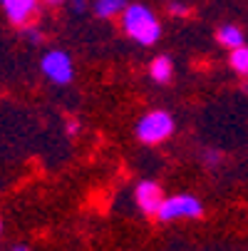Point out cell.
I'll use <instances>...</instances> for the list:
<instances>
[{"instance_id":"8fae6325","label":"cell","mask_w":248,"mask_h":251,"mask_svg":"<svg viewBox=\"0 0 248 251\" xmlns=\"http://www.w3.org/2000/svg\"><path fill=\"white\" fill-rule=\"evenodd\" d=\"M23 35H25V40L32 43V45H40V43H43V35L35 30V27H27V25H25V27H23Z\"/></svg>"},{"instance_id":"6da1fadb","label":"cell","mask_w":248,"mask_h":251,"mask_svg":"<svg viewBox=\"0 0 248 251\" xmlns=\"http://www.w3.org/2000/svg\"><path fill=\"white\" fill-rule=\"evenodd\" d=\"M122 27L129 38L139 45H154L161 38V25L154 15V10L149 5H141V3H129L122 13Z\"/></svg>"},{"instance_id":"7a4b0ae2","label":"cell","mask_w":248,"mask_h":251,"mask_svg":"<svg viewBox=\"0 0 248 251\" xmlns=\"http://www.w3.org/2000/svg\"><path fill=\"white\" fill-rule=\"evenodd\" d=\"M171 132H174V120L164 110H154L136 122V137L144 145H159V142L171 137Z\"/></svg>"},{"instance_id":"8992f818","label":"cell","mask_w":248,"mask_h":251,"mask_svg":"<svg viewBox=\"0 0 248 251\" xmlns=\"http://www.w3.org/2000/svg\"><path fill=\"white\" fill-rule=\"evenodd\" d=\"M134 197H136V204H139V209L144 211V214H157L159 206H161V201H164L161 187L157 182H139Z\"/></svg>"},{"instance_id":"ba28073f","label":"cell","mask_w":248,"mask_h":251,"mask_svg":"<svg viewBox=\"0 0 248 251\" xmlns=\"http://www.w3.org/2000/svg\"><path fill=\"white\" fill-rule=\"evenodd\" d=\"M216 40H219L224 48H228V50H236V48L246 45V40H243V30L236 27V25H224V27H219Z\"/></svg>"},{"instance_id":"30bf717a","label":"cell","mask_w":248,"mask_h":251,"mask_svg":"<svg viewBox=\"0 0 248 251\" xmlns=\"http://www.w3.org/2000/svg\"><path fill=\"white\" fill-rule=\"evenodd\" d=\"M231 67L238 75H248V45H241L231 52Z\"/></svg>"},{"instance_id":"3957f363","label":"cell","mask_w":248,"mask_h":251,"mask_svg":"<svg viewBox=\"0 0 248 251\" xmlns=\"http://www.w3.org/2000/svg\"><path fill=\"white\" fill-rule=\"evenodd\" d=\"M203 214V206L196 197L191 194H179V197H169L161 201L157 217L159 222H174V219H196Z\"/></svg>"},{"instance_id":"5bb4252c","label":"cell","mask_w":248,"mask_h":251,"mask_svg":"<svg viewBox=\"0 0 248 251\" xmlns=\"http://www.w3.org/2000/svg\"><path fill=\"white\" fill-rule=\"evenodd\" d=\"M47 5H62V3H67V0H45Z\"/></svg>"},{"instance_id":"9a60e30c","label":"cell","mask_w":248,"mask_h":251,"mask_svg":"<svg viewBox=\"0 0 248 251\" xmlns=\"http://www.w3.org/2000/svg\"><path fill=\"white\" fill-rule=\"evenodd\" d=\"M13 251H30V249H27V246H20V244H18V246H13Z\"/></svg>"},{"instance_id":"52a82bcc","label":"cell","mask_w":248,"mask_h":251,"mask_svg":"<svg viewBox=\"0 0 248 251\" xmlns=\"http://www.w3.org/2000/svg\"><path fill=\"white\" fill-rule=\"evenodd\" d=\"M149 75L154 77V82L166 85V82L171 80V75H174V62H171V57H166V55L154 57V62L149 65Z\"/></svg>"},{"instance_id":"7c38bea8","label":"cell","mask_w":248,"mask_h":251,"mask_svg":"<svg viewBox=\"0 0 248 251\" xmlns=\"http://www.w3.org/2000/svg\"><path fill=\"white\" fill-rule=\"evenodd\" d=\"M169 10H171V15H186V13H189V8L181 5V3H171Z\"/></svg>"},{"instance_id":"277c9868","label":"cell","mask_w":248,"mask_h":251,"mask_svg":"<svg viewBox=\"0 0 248 251\" xmlns=\"http://www.w3.org/2000/svg\"><path fill=\"white\" fill-rule=\"evenodd\" d=\"M43 73L47 80H52L55 85H69L75 75V67H72V57L62 50H50L43 55Z\"/></svg>"},{"instance_id":"5b68a950","label":"cell","mask_w":248,"mask_h":251,"mask_svg":"<svg viewBox=\"0 0 248 251\" xmlns=\"http://www.w3.org/2000/svg\"><path fill=\"white\" fill-rule=\"evenodd\" d=\"M40 0H3V10L8 15V20L18 27H25L30 23V18L38 13Z\"/></svg>"},{"instance_id":"4fadbf2b","label":"cell","mask_w":248,"mask_h":251,"mask_svg":"<svg viewBox=\"0 0 248 251\" xmlns=\"http://www.w3.org/2000/svg\"><path fill=\"white\" fill-rule=\"evenodd\" d=\"M69 3H72V10L75 13H82L87 8V0H69Z\"/></svg>"},{"instance_id":"2e32d148","label":"cell","mask_w":248,"mask_h":251,"mask_svg":"<svg viewBox=\"0 0 248 251\" xmlns=\"http://www.w3.org/2000/svg\"><path fill=\"white\" fill-rule=\"evenodd\" d=\"M0 3H3V0H0Z\"/></svg>"},{"instance_id":"9c48e42d","label":"cell","mask_w":248,"mask_h":251,"mask_svg":"<svg viewBox=\"0 0 248 251\" xmlns=\"http://www.w3.org/2000/svg\"><path fill=\"white\" fill-rule=\"evenodd\" d=\"M127 5H129L127 0H94L92 10L97 18H114V15H122Z\"/></svg>"}]
</instances>
